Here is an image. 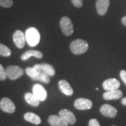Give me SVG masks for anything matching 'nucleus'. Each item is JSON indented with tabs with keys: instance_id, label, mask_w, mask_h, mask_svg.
<instances>
[{
	"instance_id": "f257e3e1",
	"label": "nucleus",
	"mask_w": 126,
	"mask_h": 126,
	"mask_svg": "<svg viewBox=\"0 0 126 126\" xmlns=\"http://www.w3.org/2000/svg\"><path fill=\"white\" fill-rule=\"evenodd\" d=\"M71 51L75 55H79L85 53L89 48V45L85 40L82 39H76L70 44Z\"/></svg>"
},
{
	"instance_id": "f03ea898",
	"label": "nucleus",
	"mask_w": 126,
	"mask_h": 126,
	"mask_svg": "<svg viewBox=\"0 0 126 126\" xmlns=\"http://www.w3.org/2000/svg\"><path fill=\"white\" fill-rule=\"evenodd\" d=\"M26 40L29 46L32 47L36 46L39 43L40 35L39 31L35 28L31 27L26 31Z\"/></svg>"
},
{
	"instance_id": "7ed1b4c3",
	"label": "nucleus",
	"mask_w": 126,
	"mask_h": 126,
	"mask_svg": "<svg viewBox=\"0 0 126 126\" xmlns=\"http://www.w3.org/2000/svg\"><path fill=\"white\" fill-rule=\"evenodd\" d=\"M60 28L64 35L70 36L74 32V25L71 20L67 16H63L60 21Z\"/></svg>"
},
{
	"instance_id": "20e7f679",
	"label": "nucleus",
	"mask_w": 126,
	"mask_h": 126,
	"mask_svg": "<svg viewBox=\"0 0 126 126\" xmlns=\"http://www.w3.org/2000/svg\"><path fill=\"white\" fill-rule=\"evenodd\" d=\"M7 77L11 80L16 79L23 75V70L21 67L16 65H9L6 68Z\"/></svg>"
},
{
	"instance_id": "39448f33",
	"label": "nucleus",
	"mask_w": 126,
	"mask_h": 126,
	"mask_svg": "<svg viewBox=\"0 0 126 126\" xmlns=\"http://www.w3.org/2000/svg\"><path fill=\"white\" fill-rule=\"evenodd\" d=\"M15 108V104L8 97H4L0 101V109L4 112L13 113Z\"/></svg>"
},
{
	"instance_id": "423d86ee",
	"label": "nucleus",
	"mask_w": 126,
	"mask_h": 126,
	"mask_svg": "<svg viewBox=\"0 0 126 126\" xmlns=\"http://www.w3.org/2000/svg\"><path fill=\"white\" fill-rule=\"evenodd\" d=\"M75 108L78 110H89L92 108L93 103L91 100L85 98H79L74 102Z\"/></svg>"
},
{
	"instance_id": "0eeeda50",
	"label": "nucleus",
	"mask_w": 126,
	"mask_h": 126,
	"mask_svg": "<svg viewBox=\"0 0 126 126\" xmlns=\"http://www.w3.org/2000/svg\"><path fill=\"white\" fill-rule=\"evenodd\" d=\"M13 40L18 48H22L25 45L26 36L22 31L17 30L14 33Z\"/></svg>"
},
{
	"instance_id": "6e6552de",
	"label": "nucleus",
	"mask_w": 126,
	"mask_h": 126,
	"mask_svg": "<svg viewBox=\"0 0 126 126\" xmlns=\"http://www.w3.org/2000/svg\"><path fill=\"white\" fill-rule=\"evenodd\" d=\"M100 111L104 116L110 118L115 117L117 114V109L109 104L102 105L100 109Z\"/></svg>"
},
{
	"instance_id": "1a4fd4ad",
	"label": "nucleus",
	"mask_w": 126,
	"mask_h": 126,
	"mask_svg": "<svg viewBox=\"0 0 126 126\" xmlns=\"http://www.w3.org/2000/svg\"><path fill=\"white\" fill-rule=\"evenodd\" d=\"M59 116L70 125H73L77 122L74 114L68 109H63L59 111Z\"/></svg>"
},
{
	"instance_id": "9d476101",
	"label": "nucleus",
	"mask_w": 126,
	"mask_h": 126,
	"mask_svg": "<svg viewBox=\"0 0 126 126\" xmlns=\"http://www.w3.org/2000/svg\"><path fill=\"white\" fill-rule=\"evenodd\" d=\"M102 86L106 91L118 89L120 87V82L116 78H109L103 82Z\"/></svg>"
},
{
	"instance_id": "9b49d317",
	"label": "nucleus",
	"mask_w": 126,
	"mask_h": 126,
	"mask_svg": "<svg viewBox=\"0 0 126 126\" xmlns=\"http://www.w3.org/2000/svg\"><path fill=\"white\" fill-rule=\"evenodd\" d=\"M110 5V0H96V8L99 15L103 16L107 13Z\"/></svg>"
},
{
	"instance_id": "f8f14e48",
	"label": "nucleus",
	"mask_w": 126,
	"mask_h": 126,
	"mask_svg": "<svg viewBox=\"0 0 126 126\" xmlns=\"http://www.w3.org/2000/svg\"><path fill=\"white\" fill-rule=\"evenodd\" d=\"M33 94L40 101H44L47 97V92L43 86L39 84L34 85Z\"/></svg>"
},
{
	"instance_id": "ddd939ff",
	"label": "nucleus",
	"mask_w": 126,
	"mask_h": 126,
	"mask_svg": "<svg viewBox=\"0 0 126 126\" xmlns=\"http://www.w3.org/2000/svg\"><path fill=\"white\" fill-rule=\"evenodd\" d=\"M123 96V92L119 89L107 91L103 94V97L105 100H117L120 99Z\"/></svg>"
},
{
	"instance_id": "4468645a",
	"label": "nucleus",
	"mask_w": 126,
	"mask_h": 126,
	"mask_svg": "<svg viewBox=\"0 0 126 126\" xmlns=\"http://www.w3.org/2000/svg\"><path fill=\"white\" fill-rule=\"evenodd\" d=\"M48 123L51 126H68V124L60 116L51 115L48 118Z\"/></svg>"
},
{
	"instance_id": "2eb2a0df",
	"label": "nucleus",
	"mask_w": 126,
	"mask_h": 126,
	"mask_svg": "<svg viewBox=\"0 0 126 126\" xmlns=\"http://www.w3.org/2000/svg\"><path fill=\"white\" fill-rule=\"evenodd\" d=\"M60 89L63 94L67 96H71L74 94V90L70 84L66 80H60L59 82Z\"/></svg>"
},
{
	"instance_id": "dca6fc26",
	"label": "nucleus",
	"mask_w": 126,
	"mask_h": 126,
	"mask_svg": "<svg viewBox=\"0 0 126 126\" xmlns=\"http://www.w3.org/2000/svg\"><path fill=\"white\" fill-rule=\"evenodd\" d=\"M42 64H37L34 65L33 67H28L25 69V72L28 76L31 78H35L40 74V72L42 71Z\"/></svg>"
},
{
	"instance_id": "f3484780",
	"label": "nucleus",
	"mask_w": 126,
	"mask_h": 126,
	"mask_svg": "<svg viewBox=\"0 0 126 126\" xmlns=\"http://www.w3.org/2000/svg\"><path fill=\"white\" fill-rule=\"evenodd\" d=\"M33 56L37 59H42L43 57V54L42 52L38 50H29L26 51L22 55L21 60L22 61H26L29 59L31 57Z\"/></svg>"
},
{
	"instance_id": "a211bd4d",
	"label": "nucleus",
	"mask_w": 126,
	"mask_h": 126,
	"mask_svg": "<svg viewBox=\"0 0 126 126\" xmlns=\"http://www.w3.org/2000/svg\"><path fill=\"white\" fill-rule=\"evenodd\" d=\"M24 119L25 120L29 122L35 124H39L41 123V119L38 115L36 114L35 113L28 112L24 114Z\"/></svg>"
},
{
	"instance_id": "6ab92c4d",
	"label": "nucleus",
	"mask_w": 126,
	"mask_h": 126,
	"mask_svg": "<svg viewBox=\"0 0 126 126\" xmlns=\"http://www.w3.org/2000/svg\"><path fill=\"white\" fill-rule=\"evenodd\" d=\"M25 99L28 103L32 106H38L40 103V100L34 95V94L29 92L25 94Z\"/></svg>"
},
{
	"instance_id": "aec40b11",
	"label": "nucleus",
	"mask_w": 126,
	"mask_h": 126,
	"mask_svg": "<svg viewBox=\"0 0 126 126\" xmlns=\"http://www.w3.org/2000/svg\"><path fill=\"white\" fill-rule=\"evenodd\" d=\"M33 81H39L45 83H49L50 82V78L49 75L46 73L45 71H42L38 76L35 78H32Z\"/></svg>"
},
{
	"instance_id": "412c9836",
	"label": "nucleus",
	"mask_w": 126,
	"mask_h": 126,
	"mask_svg": "<svg viewBox=\"0 0 126 126\" xmlns=\"http://www.w3.org/2000/svg\"><path fill=\"white\" fill-rule=\"evenodd\" d=\"M42 70L47 74L49 76H54L56 71H55L54 68H53V66L50 65V64H47V63H43V64H42Z\"/></svg>"
},
{
	"instance_id": "4be33fe9",
	"label": "nucleus",
	"mask_w": 126,
	"mask_h": 126,
	"mask_svg": "<svg viewBox=\"0 0 126 126\" xmlns=\"http://www.w3.org/2000/svg\"><path fill=\"white\" fill-rule=\"evenodd\" d=\"M11 50L6 46L0 43V55L3 57H9L11 55Z\"/></svg>"
},
{
	"instance_id": "5701e85b",
	"label": "nucleus",
	"mask_w": 126,
	"mask_h": 126,
	"mask_svg": "<svg viewBox=\"0 0 126 126\" xmlns=\"http://www.w3.org/2000/svg\"><path fill=\"white\" fill-rule=\"evenodd\" d=\"M12 0H0V6L5 8H10L13 5Z\"/></svg>"
},
{
	"instance_id": "b1692460",
	"label": "nucleus",
	"mask_w": 126,
	"mask_h": 126,
	"mask_svg": "<svg viewBox=\"0 0 126 126\" xmlns=\"http://www.w3.org/2000/svg\"><path fill=\"white\" fill-rule=\"evenodd\" d=\"M7 77L6 70H5L4 67L1 64H0V81H4Z\"/></svg>"
},
{
	"instance_id": "393cba45",
	"label": "nucleus",
	"mask_w": 126,
	"mask_h": 126,
	"mask_svg": "<svg viewBox=\"0 0 126 126\" xmlns=\"http://www.w3.org/2000/svg\"><path fill=\"white\" fill-rule=\"evenodd\" d=\"M72 4L77 8H81L83 5L82 0H71Z\"/></svg>"
},
{
	"instance_id": "a878e982",
	"label": "nucleus",
	"mask_w": 126,
	"mask_h": 126,
	"mask_svg": "<svg viewBox=\"0 0 126 126\" xmlns=\"http://www.w3.org/2000/svg\"><path fill=\"white\" fill-rule=\"evenodd\" d=\"M89 126H100L97 119H92L89 122Z\"/></svg>"
},
{
	"instance_id": "bb28decb",
	"label": "nucleus",
	"mask_w": 126,
	"mask_h": 126,
	"mask_svg": "<svg viewBox=\"0 0 126 126\" xmlns=\"http://www.w3.org/2000/svg\"><path fill=\"white\" fill-rule=\"evenodd\" d=\"M120 76L123 82L126 85V71L123 70H121L120 72Z\"/></svg>"
},
{
	"instance_id": "cd10ccee",
	"label": "nucleus",
	"mask_w": 126,
	"mask_h": 126,
	"mask_svg": "<svg viewBox=\"0 0 126 126\" xmlns=\"http://www.w3.org/2000/svg\"><path fill=\"white\" fill-rule=\"evenodd\" d=\"M121 103L124 106H126V97H124L123 98H122V100H121Z\"/></svg>"
},
{
	"instance_id": "c85d7f7f",
	"label": "nucleus",
	"mask_w": 126,
	"mask_h": 126,
	"mask_svg": "<svg viewBox=\"0 0 126 126\" xmlns=\"http://www.w3.org/2000/svg\"><path fill=\"white\" fill-rule=\"evenodd\" d=\"M122 22L124 26H126V16H124L123 18H122Z\"/></svg>"
},
{
	"instance_id": "c756f323",
	"label": "nucleus",
	"mask_w": 126,
	"mask_h": 126,
	"mask_svg": "<svg viewBox=\"0 0 126 126\" xmlns=\"http://www.w3.org/2000/svg\"><path fill=\"white\" fill-rule=\"evenodd\" d=\"M96 90H97V91H98V90H99V88H96Z\"/></svg>"
},
{
	"instance_id": "7c9ffc66",
	"label": "nucleus",
	"mask_w": 126,
	"mask_h": 126,
	"mask_svg": "<svg viewBox=\"0 0 126 126\" xmlns=\"http://www.w3.org/2000/svg\"></svg>"
}]
</instances>
